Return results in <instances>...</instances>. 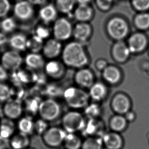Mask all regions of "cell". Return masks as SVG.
I'll return each instance as SVG.
<instances>
[{"instance_id":"1","label":"cell","mask_w":149,"mask_h":149,"mask_svg":"<svg viewBox=\"0 0 149 149\" xmlns=\"http://www.w3.org/2000/svg\"><path fill=\"white\" fill-rule=\"evenodd\" d=\"M61 56L65 65L70 68L79 69L88 67L90 63L84 44L75 40L67 43L63 47Z\"/></svg>"},{"instance_id":"2","label":"cell","mask_w":149,"mask_h":149,"mask_svg":"<svg viewBox=\"0 0 149 149\" xmlns=\"http://www.w3.org/2000/svg\"><path fill=\"white\" fill-rule=\"evenodd\" d=\"M63 98L67 105L72 109H84L89 104L90 98L85 89L77 86H70L65 89Z\"/></svg>"},{"instance_id":"3","label":"cell","mask_w":149,"mask_h":149,"mask_svg":"<svg viewBox=\"0 0 149 149\" xmlns=\"http://www.w3.org/2000/svg\"><path fill=\"white\" fill-rule=\"evenodd\" d=\"M84 115L77 110L72 109L65 113L62 117L63 128L67 133H76L83 131L86 119Z\"/></svg>"},{"instance_id":"4","label":"cell","mask_w":149,"mask_h":149,"mask_svg":"<svg viewBox=\"0 0 149 149\" xmlns=\"http://www.w3.org/2000/svg\"><path fill=\"white\" fill-rule=\"evenodd\" d=\"M62 107L58 101L48 98L41 101L38 115L47 122H52L58 119L62 115Z\"/></svg>"},{"instance_id":"5","label":"cell","mask_w":149,"mask_h":149,"mask_svg":"<svg viewBox=\"0 0 149 149\" xmlns=\"http://www.w3.org/2000/svg\"><path fill=\"white\" fill-rule=\"evenodd\" d=\"M106 30L111 39L116 41H122L129 33V24L124 18L116 16L109 20Z\"/></svg>"},{"instance_id":"6","label":"cell","mask_w":149,"mask_h":149,"mask_svg":"<svg viewBox=\"0 0 149 149\" xmlns=\"http://www.w3.org/2000/svg\"><path fill=\"white\" fill-rule=\"evenodd\" d=\"M72 25L70 22L65 18H60L54 21L52 29L54 38L61 42L68 40L72 37Z\"/></svg>"},{"instance_id":"7","label":"cell","mask_w":149,"mask_h":149,"mask_svg":"<svg viewBox=\"0 0 149 149\" xmlns=\"http://www.w3.org/2000/svg\"><path fill=\"white\" fill-rule=\"evenodd\" d=\"M73 79L77 86L85 90L90 89L96 81L94 73L88 67L77 69Z\"/></svg>"},{"instance_id":"8","label":"cell","mask_w":149,"mask_h":149,"mask_svg":"<svg viewBox=\"0 0 149 149\" xmlns=\"http://www.w3.org/2000/svg\"><path fill=\"white\" fill-rule=\"evenodd\" d=\"M66 68V66L62 61L54 59L45 63L43 70L47 77L54 80H58L64 77Z\"/></svg>"},{"instance_id":"9","label":"cell","mask_w":149,"mask_h":149,"mask_svg":"<svg viewBox=\"0 0 149 149\" xmlns=\"http://www.w3.org/2000/svg\"><path fill=\"white\" fill-rule=\"evenodd\" d=\"M24 59L20 53L16 50H9L5 52L1 58L2 65L7 70H17L20 68Z\"/></svg>"},{"instance_id":"10","label":"cell","mask_w":149,"mask_h":149,"mask_svg":"<svg viewBox=\"0 0 149 149\" xmlns=\"http://www.w3.org/2000/svg\"><path fill=\"white\" fill-rule=\"evenodd\" d=\"M63 49L62 42L54 38H49L45 41L41 52L45 58L54 60L61 56Z\"/></svg>"},{"instance_id":"11","label":"cell","mask_w":149,"mask_h":149,"mask_svg":"<svg viewBox=\"0 0 149 149\" xmlns=\"http://www.w3.org/2000/svg\"><path fill=\"white\" fill-rule=\"evenodd\" d=\"M67 132L63 128L50 127L43 134V139L47 145L51 147H57L64 141Z\"/></svg>"},{"instance_id":"12","label":"cell","mask_w":149,"mask_h":149,"mask_svg":"<svg viewBox=\"0 0 149 149\" xmlns=\"http://www.w3.org/2000/svg\"><path fill=\"white\" fill-rule=\"evenodd\" d=\"M105 124L99 118L88 119L83 130L84 133L90 136L100 137L104 134Z\"/></svg>"},{"instance_id":"13","label":"cell","mask_w":149,"mask_h":149,"mask_svg":"<svg viewBox=\"0 0 149 149\" xmlns=\"http://www.w3.org/2000/svg\"><path fill=\"white\" fill-rule=\"evenodd\" d=\"M92 33L90 24L88 22H79L73 27L72 37L74 40L84 44L91 39Z\"/></svg>"},{"instance_id":"14","label":"cell","mask_w":149,"mask_h":149,"mask_svg":"<svg viewBox=\"0 0 149 149\" xmlns=\"http://www.w3.org/2000/svg\"><path fill=\"white\" fill-rule=\"evenodd\" d=\"M111 108L115 113L123 115L129 111L130 102L129 98L122 93H118L113 96L111 103Z\"/></svg>"},{"instance_id":"15","label":"cell","mask_w":149,"mask_h":149,"mask_svg":"<svg viewBox=\"0 0 149 149\" xmlns=\"http://www.w3.org/2000/svg\"><path fill=\"white\" fill-rule=\"evenodd\" d=\"M90 99L96 102L100 103L104 100L109 94V88L107 84L102 81H95L89 89Z\"/></svg>"},{"instance_id":"16","label":"cell","mask_w":149,"mask_h":149,"mask_svg":"<svg viewBox=\"0 0 149 149\" xmlns=\"http://www.w3.org/2000/svg\"><path fill=\"white\" fill-rule=\"evenodd\" d=\"M24 107L20 99L11 98L6 101L4 105V113L10 120L18 119L22 115Z\"/></svg>"},{"instance_id":"17","label":"cell","mask_w":149,"mask_h":149,"mask_svg":"<svg viewBox=\"0 0 149 149\" xmlns=\"http://www.w3.org/2000/svg\"><path fill=\"white\" fill-rule=\"evenodd\" d=\"M14 14L17 18L22 20L30 19L34 14L32 4L28 1H19L14 5Z\"/></svg>"},{"instance_id":"18","label":"cell","mask_w":149,"mask_h":149,"mask_svg":"<svg viewBox=\"0 0 149 149\" xmlns=\"http://www.w3.org/2000/svg\"><path fill=\"white\" fill-rule=\"evenodd\" d=\"M130 51L123 41H118L113 45L111 49V55L113 59L119 63L124 62L129 58Z\"/></svg>"},{"instance_id":"19","label":"cell","mask_w":149,"mask_h":149,"mask_svg":"<svg viewBox=\"0 0 149 149\" xmlns=\"http://www.w3.org/2000/svg\"><path fill=\"white\" fill-rule=\"evenodd\" d=\"M24 61L26 67L32 71L43 69L46 63L42 54L35 52H29L25 56Z\"/></svg>"},{"instance_id":"20","label":"cell","mask_w":149,"mask_h":149,"mask_svg":"<svg viewBox=\"0 0 149 149\" xmlns=\"http://www.w3.org/2000/svg\"><path fill=\"white\" fill-rule=\"evenodd\" d=\"M101 73L103 80L107 85H116L121 81V71L115 65H109Z\"/></svg>"},{"instance_id":"21","label":"cell","mask_w":149,"mask_h":149,"mask_svg":"<svg viewBox=\"0 0 149 149\" xmlns=\"http://www.w3.org/2000/svg\"><path fill=\"white\" fill-rule=\"evenodd\" d=\"M147 43V39L141 33H136L129 38L128 47L130 52H139L144 49Z\"/></svg>"},{"instance_id":"22","label":"cell","mask_w":149,"mask_h":149,"mask_svg":"<svg viewBox=\"0 0 149 149\" xmlns=\"http://www.w3.org/2000/svg\"><path fill=\"white\" fill-rule=\"evenodd\" d=\"M101 138L103 145L108 149H120L123 147V139L118 132L113 131L107 132Z\"/></svg>"},{"instance_id":"23","label":"cell","mask_w":149,"mask_h":149,"mask_svg":"<svg viewBox=\"0 0 149 149\" xmlns=\"http://www.w3.org/2000/svg\"><path fill=\"white\" fill-rule=\"evenodd\" d=\"M92 8L88 4H79L74 13V18L79 22H87L93 16Z\"/></svg>"},{"instance_id":"24","label":"cell","mask_w":149,"mask_h":149,"mask_svg":"<svg viewBox=\"0 0 149 149\" xmlns=\"http://www.w3.org/2000/svg\"><path fill=\"white\" fill-rule=\"evenodd\" d=\"M55 6L49 4L43 6L39 11V15L41 19L45 24H49L56 19L58 12Z\"/></svg>"},{"instance_id":"25","label":"cell","mask_w":149,"mask_h":149,"mask_svg":"<svg viewBox=\"0 0 149 149\" xmlns=\"http://www.w3.org/2000/svg\"><path fill=\"white\" fill-rule=\"evenodd\" d=\"M28 39L24 35L16 34L13 35L9 39V44L13 50L20 52L27 49Z\"/></svg>"},{"instance_id":"26","label":"cell","mask_w":149,"mask_h":149,"mask_svg":"<svg viewBox=\"0 0 149 149\" xmlns=\"http://www.w3.org/2000/svg\"><path fill=\"white\" fill-rule=\"evenodd\" d=\"M34 124L33 117L26 116L20 118L17 126L20 133L29 135L34 131Z\"/></svg>"},{"instance_id":"27","label":"cell","mask_w":149,"mask_h":149,"mask_svg":"<svg viewBox=\"0 0 149 149\" xmlns=\"http://www.w3.org/2000/svg\"><path fill=\"white\" fill-rule=\"evenodd\" d=\"M127 120L123 115L117 114L109 120V126L111 130L116 132L123 131L127 126Z\"/></svg>"},{"instance_id":"28","label":"cell","mask_w":149,"mask_h":149,"mask_svg":"<svg viewBox=\"0 0 149 149\" xmlns=\"http://www.w3.org/2000/svg\"><path fill=\"white\" fill-rule=\"evenodd\" d=\"M84 115L87 119H96L100 118L102 113V109L99 103L93 101L89 103L84 109Z\"/></svg>"},{"instance_id":"29","label":"cell","mask_w":149,"mask_h":149,"mask_svg":"<svg viewBox=\"0 0 149 149\" xmlns=\"http://www.w3.org/2000/svg\"><path fill=\"white\" fill-rule=\"evenodd\" d=\"M135 26L140 30L149 29V11L137 12L133 18Z\"/></svg>"},{"instance_id":"30","label":"cell","mask_w":149,"mask_h":149,"mask_svg":"<svg viewBox=\"0 0 149 149\" xmlns=\"http://www.w3.org/2000/svg\"><path fill=\"white\" fill-rule=\"evenodd\" d=\"M41 100H42L38 96L31 97L26 100L24 109L28 113V116L33 117L35 115H38L39 109Z\"/></svg>"},{"instance_id":"31","label":"cell","mask_w":149,"mask_h":149,"mask_svg":"<svg viewBox=\"0 0 149 149\" xmlns=\"http://www.w3.org/2000/svg\"><path fill=\"white\" fill-rule=\"evenodd\" d=\"M45 42V41L34 35L28 39L27 49L30 52L40 53L42 52Z\"/></svg>"},{"instance_id":"32","label":"cell","mask_w":149,"mask_h":149,"mask_svg":"<svg viewBox=\"0 0 149 149\" xmlns=\"http://www.w3.org/2000/svg\"><path fill=\"white\" fill-rule=\"evenodd\" d=\"M29 144L28 135L19 133L15 135L11 141V145L14 149H24Z\"/></svg>"},{"instance_id":"33","label":"cell","mask_w":149,"mask_h":149,"mask_svg":"<svg viewBox=\"0 0 149 149\" xmlns=\"http://www.w3.org/2000/svg\"><path fill=\"white\" fill-rule=\"evenodd\" d=\"M64 143L67 149H79L83 143L75 133H67Z\"/></svg>"},{"instance_id":"34","label":"cell","mask_w":149,"mask_h":149,"mask_svg":"<svg viewBox=\"0 0 149 149\" xmlns=\"http://www.w3.org/2000/svg\"><path fill=\"white\" fill-rule=\"evenodd\" d=\"M32 77L29 75L24 70H20L19 69L13 71L12 79L16 85H22L28 84L32 81Z\"/></svg>"},{"instance_id":"35","label":"cell","mask_w":149,"mask_h":149,"mask_svg":"<svg viewBox=\"0 0 149 149\" xmlns=\"http://www.w3.org/2000/svg\"><path fill=\"white\" fill-rule=\"evenodd\" d=\"M103 143L102 138L90 136L82 143L83 149H102Z\"/></svg>"},{"instance_id":"36","label":"cell","mask_w":149,"mask_h":149,"mask_svg":"<svg viewBox=\"0 0 149 149\" xmlns=\"http://www.w3.org/2000/svg\"><path fill=\"white\" fill-rule=\"evenodd\" d=\"M75 2L76 0H56V7L61 13L68 14L73 9Z\"/></svg>"},{"instance_id":"37","label":"cell","mask_w":149,"mask_h":149,"mask_svg":"<svg viewBox=\"0 0 149 149\" xmlns=\"http://www.w3.org/2000/svg\"><path fill=\"white\" fill-rule=\"evenodd\" d=\"M14 131V124L10 120L4 121L0 126V136L6 139L11 136Z\"/></svg>"},{"instance_id":"38","label":"cell","mask_w":149,"mask_h":149,"mask_svg":"<svg viewBox=\"0 0 149 149\" xmlns=\"http://www.w3.org/2000/svg\"><path fill=\"white\" fill-rule=\"evenodd\" d=\"M131 4L137 12L149 11V0H131Z\"/></svg>"},{"instance_id":"39","label":"cell","mask_w":149,"mask_h":149,"mask_svg":"<svg viewBox=\"0 0 149 149\" xmlns=\"http://www.w3.org/2000/svg\"><path fill=\"white\" fill-rule=\"evenodd\" d=\"M16 24L11 17H5L1 23V28L5 33H11L16 29Z\"/></svg>"},{"instance_id":"40","label":"cell","mask_w":149,"mask_h":149,"mask_svg":"<svg viewBox=\"0 0 149 149\" xmlns=\"http://www.w3.org/2000/svg\"><path fill=\"white\" fill-rule=\"evenodd\" d=\"M51 34L50 29L45 26H38L35 30V34L43 40L49 39Z\"/></svg>"},{"instance_id":"41","label":"cell","mask_w":149,"mask_h":149,"mask_svg":"<svg viewBox=\"0 0 149 149\" xmlns=\"http://www.w3.org/2000/svg\"><path fill=\"white\" fill-rule=\"evenodd\" d=\"M13 95V91L7 85L0 84V101H7L11 99Z\"/></svg>"},{"instance_id":"42","label":"cell","mask_w":149,"mask_h":149,"mask_svg":"<svg viewBox=\"0 0 149 149\" xmlns=\"http://www.w3.org/2000/svg\"><path fill=\"white\" fill-rule=\"evenodd\" d=\"M49 129L48 122L41 118L35 121L34 131L39 134H43Z\"/></svg>"},{"instance_id":"43","label":"cell","mask_w":149,"mask_h":149,"mask_svg":"<svg viewBox=\"0 0 149 149\" xmlns=\"http://www.w3.org/2000/svg\"><path fill=\"white\" fill-rule=\"evenodd\" d=\"M11 8L8 0H0V18L5 17L8 14Z\"/></svg>"},{"instance_id":"44","label":"cell","mask_w":149,"mask_h":149,"mask_svg":"<svg viewBox=\"0 0 149 149\" xmlns=\"http://www.w3.org/2000/svg\"><path fill=\"white\" fill-rule=\"evenodd\" d=\"M116 0H96L98 7L102 11H107L111 9Z\"/></svg>"},{"instance_id":"45","label":"cell","mask_w":149,"mask_h":149,"mask_svg":"<svg viewBox=\"0 0 149 149\" xmlns=\"http://www.w3.org/2000/svg\"><path fill=\"white\" fill-rule=\"evenodd\" d=\"M109 65L107 61L104 58H98L95 63V67L98 71L102 72Z\"/></svg>"},{"instance_id":"46","label":"cell","mask_w":149,"mask_h":149,"mask_svg":"<svg viewBox=\"0 0 149 149\" xmlns=\"http://www.w3.org/2000/svg\"><path fill=\"white\" fill-rule=\"evenodd\" d=\"M6 69L2 65H0V81L5 80L8 77V73Z\"/></svg>"},{"instance_id":"47","label":"cell","mask_w":149,"mask_h":149,"mask_svg":"<svg viewBox=\"0 0 149 149\" xmlns=\"http://www.w3.org/2000/svg\"><path fill=\"white\" fill-rule=\"evenodd\" d=\"M8 41V38L4 33H0V47L6 45Z\"/></svg>"},{"instance_id":"48","label":"cell","mask_w":149,"mask_h":149,"mask_svg":"<svg viewBox=\"0 0 149 149\" xmlns=\"http://www.w3.org/2000/svg\"><path fill=\"white\" fill-rule=\"evenodd\" d=\"M8 139L1 137L0 136V149H6L8 147Z\"/></svg>"},{"instance_id":"49","label":"cell","mask_w":149,"mask_h":149,"mask_svg":"<svg viewBox=\"0 0 149 149\" xmlns=\"http://www.w3.org/2000/svg\"><path fill=\"white\" fill-rule=\"evenodd\" d=\"M33 5H42L47 0H28Z\"/></svg>"},{"instance_id":"50","label":"cell","mask_w":149,"mask_h":149,"mask_svg":"<svg viewBox=\"0 0 149 149\" xmlns=\"http://www.w3.org/2000/svg\"><path fill=\"white\" fill-rule=\"evenodd\" d=\"M125 117L127 121H131L134 118V115L131 112L128 111L127 113H125Z\"/></svg>"},{"instance_id":"51","label":"cell","mask_w":149,"mask_h":149,"mask_svg":"<svg viewBox=\"0 0 149 149\" xmlns=\"http://www.w3.org/2000/svg\"><path fill=\"white\" fill-rule=\"evenodd\" d=\"M76 1L78 2L79 4H88L91 0H76Z\"/></svg>"}]
</instances>
